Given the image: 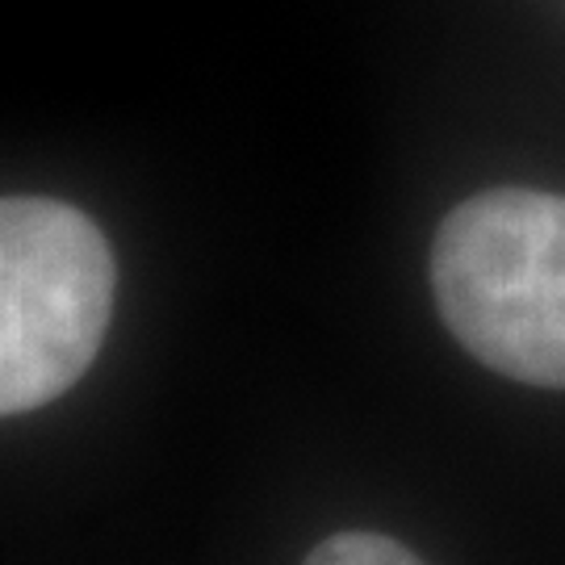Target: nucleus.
Instances as JSON below:
<instances>
[{
	"mask_svg": "<svg viewBox=\"0 0 565 565\" xmlns=\"http://www.w3.org/2000/svg\"><path fill=\"white\" fill-rule=\"evenodd\" d=\"M431 294L469 356L511 382L565 390V198L486 189L431 243Z\"/></svg>",
	"mask_w": 565,
	"mask_h": 565,
	"instance_id": "nucleus-1",
	"label": "nucleus"
},
{
	"mask_svg": "<svg viewBox=\"0 0 565 565\" xmlns=\"http://www.w3.org/2000/svg\"><path fill=\"white\" fill-rule=\"evenodd\" d=\"M118 264L102 226L55 198L0 205V411L55 403L97 361Z\"/></svg>",
	"mask_w": 565,
	"mask_h": 565,
	"instance_id": "nucleus-2",
	"label": "nucleus"
},
{
	"mask_svg": "<svg viewBox=\"0 0 565 565\" xmlns=\"http://www.w3.org/2000/svg\"><path fill=\"white\" fill-rule=\"evenodd\" d=\"M302 565H424L415 553L377 532H335L306 553Z\"/></svg>",
	"mask_w": 565,
	"mask_h": 565,
	"instance_id": "nucleus-3",
	"label": "nucleus"
}]
</instances>
